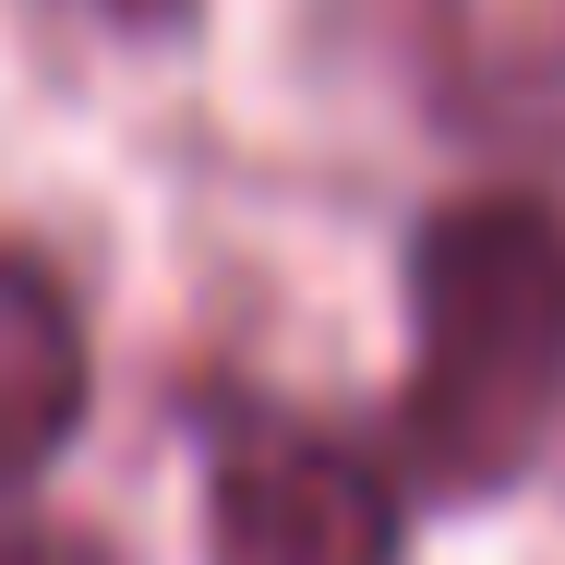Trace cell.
<instances>
[{"mask_svg":"<svg viewBox=\"0 0 565 565\" xmlns=\"http://www.w3.org/2000/svg\"><path fill=\"white\" fill-rule=\"evenodd\" d=\"M565 434V217L542 193H457L409 241L397 457L434 505H493Z\"/></svg>","mask_w":565,"mask_h":565,"instance_id":"6da1fadb","label":"cell"},{"mask_svg":"<svg viewBox=\"0 0 565 565\" xmlns=\"http://www.w3.org/2000/svg\"><path fill=\"white\" fill-rule=\"evenodd\" d=\"M409 518L385 457L301 409H217L205 434V565H397Z\"/></svg>","mask_w":565,"mask_h":565,"instance_id":"7a4b0ae2","label":"cell"},{"mask_svg":"<svg viewBox=\"0 0 565 565\" xmlns=\"http://www.w3.org/2000/svg\"><path fill=\"white\" fill-rule=\"evenodd\" d=\"M409 61L469 145L565 157V0H422Z\"/></svg>","mask_w":565,"mask_h":565,"instance_id":"3957f363","label":"cell"},{"mask_svg":"<svg viewBox=\"0 0 565 565\" xmlns=\"http://www.w3.org/2000/svg\"><path fill=\"white\" fill-rule=\"evenodd\" d=\"M85 397H97V349L73 289L0 241V481L49 469V457L85 434Z\"/></svg>","mask_w":565,"mask_h":565,"instance_id":"277c9868","label":"cell"},{"mask_svg":"<svg viewBox=\"0 0 565 565\" xmlns=\"http://www.w3.org/2000/svg\"><path fill=\"white\" fill-rule=\"evenodd\" d=\"M0 565H120L97 530H73V518H49V505H24L12 481H0Z\"/></svg>","mask_w":565,"mask_h":565,"instance_id":"5b68a950","label":"cell"},{"mask_svg":"<svg viewBox=\"0 0 565 565\" xmlns=\"http://www.w3.org/2000/svg\"><path fill=\"white\" fill-rule=\"evenodd\" d=\"M73 12H97V24H120V36H181L205 0H73Z\"/></svg>","mask_w":565,"mask_h":565,"instance_id":"8992f818","label":"cell"}]
</instances>
